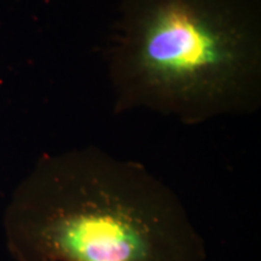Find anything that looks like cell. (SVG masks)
Masks as SVG:
<instances>
[{
  "mask_svg": "<svg viewBox=\"0 0 261 261\" xmlns=\"http://www.w3.org/2000/svg\"><path fill=\"white\" fill-rule=\"evenodd\" d=\"M15 261H204L178 196L142 163L96 146L44 155L5 208Z\"/></svg>",
  "mask_w": 261,
  "mask_h": 261,
  "instance_id": "cell-1",
  "label": "cell"
},
{
  "mask_svg": "<svg viewBox=\"0 0 261 261\" xmlns=\"http://www.w3.org/2000/svg\"><path fill=\"white\" fill-rule=\"evenodd\" d=\"M115 112L198 125L261 103L260 0H120L108 51Z\"/></svg>",
  "mask_w": 261,
  "mask_h": 261,
  "instance_id": "cell-2",
  "label": "cell"
}]
</instances>
